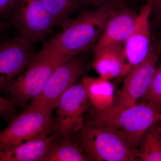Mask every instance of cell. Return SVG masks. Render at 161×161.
Listing matches in <instances>:
<instances>
[{
	"instance_id": "1",
	"label": "cell",
	"mask_w": 161,
	"mask_h": 161,
	"mask_svg": "<svg viewBox=\"0 0 161 161\" xmlns=\"http://www.w3.org/2000/svg\"><path fill=\"white\" fill-rule=\"evenodd\" d=\"M118 4L85 10L61 26L62 30L43 43L41 51L70 60L94 48L108 20Z\"/></svg>"
},
{
	"instance_id": "2",
	"label": "cell",
	"mask_w": 161,
	"mask_h": 161,
	"mask_svg": "<svg viewBox=\"0 0 161 161\" xmlns=\"http://www.w3.org/2000/svg\"><path fill=\"white\" fill-rule=\"evenodd\" d=\"M161 112L159 108L142 101L123 108L100 110L92 106L90 108L91 119L120 136L136 153L141 137L158 122Z\"/></svg>"
},
{
	"instance_id": "3",
	"label": "cell",
	"mask_w": 161,
	"mask_h": 161,
	"mask_svg": "<svg viewBox=\"0 0 161 161\" xmlns=\"http://www.w3.org/2000/svg\"><path fill=\"white\" fill-rule=\"evenodd\" d=\"M77 141L89 161H138L136 152L122 137L91 118L85 120Z\"/></svg>"
},
{
	"instance_id": "4",
	"label": "cell",
	"mask_w": 161,
	"mask_h": 161,
	"mask_svg": "<svg viewBox=\"0 0 161 161\" xmlns=\"http://www.w3.org/2000/svg\"><path fill=\"white\" fill-rule=\"evenodd\" d=\"M53 54L40 51L36 54L9 92L10 102L16 105H27L41 92L52 74L69 60Z\"/></svg>"
},
{
	"instance_id": "5",
	"label": "cell",
	"mask_w": 161,
	"mask_h": 161,
	"mask_svg": "<svg viewBox=\"0 0 161 161\" xmlns=\"http://www.w3.org/2000/svg\"><path fill=\"white\" fill-rule=\"evenodd\" d=\"M57 130L53 113L25 108L15 115L0 132V151L13 149L20 144L49 136Z\"/></svg>"
},
{
	"instance_id": "6",
	"label": "cell",
	"mask_w": 161,
	"mask_h": 161,
	"mask_svg": "<svg viewBox=\"0 0 161 161\" xmlns=\"http://www.w3.org/2000/svg\"><path fill=\"white\" fill-rule=\"evenodd\" d=\"M10 24L32 44L42 41L55 26L41 0H15Z\"/></svg>"
},
{
	"instance_id": "7",
	"label": "cell",
	"mask_w": 161,
	"mask_h": 161,
	"mask_svg": "<svg viewBox=\"0 0 161 161\" xmlns=\"http://www.w3.org/2000/svg\"><path fill=\"white\" fill-rule=\"evenodd\" d=\"M84 71V63L77 56L62 64L50 77L40 94L25 108L53 113L62 95L77 82Z\"/></svg>"
},
{
	"instance_id": "8",
	"label": "cell",
	"mask_w": 161,
	"mask_h": 161,
	"mask_svg": "<svg viewBox=\"0 0 161 161\" xmlns=\"http://www.w3.org/2000/svg\"><path fill=\"white\" fill-rule=\"evenodd\" d=\"M88 97L81 80L70 87L61 96L56 108L57 131L60 137L74 138L83 127Z\"/></svg>"
},
{
	"instance_id": "9",
	"label": "cell",
	"mask_w": 161,
	"mask_h": 161,
	"mask_svg": "<svg viewBox=\"0 0 161 161\" xmlns=\"http://www.w3.org/2000/svg\"><path fill=\"white\" fill-rule=\"evenodd\" d=\"M33 45L19 35L0 41V94L9 93L34 57Z\"/></svg>"
},
{
	"instance_id": "10",
	"label": "cell",
	"mask_w": 161,
	"mask_h": 161,
	"mask_svg": "<svg viewBox=\"0 0 161 161\" xmlns=\"http://www.w3.org/2000/svg\"><path fill=\"white\" fill-rule=\"evenodd\" d=\"M152 4L153 0H148L141 7L135 29L124 43V66L120 79L142 62L151 50L150 20Z\"/></svg>"
},
{
	"instance_id": "11",
	"label": "cell",
	"mask_w": 161,
	"mask_h": 161,
	"mask_svg": "<svg viewBox=\"0 0 161 161\" xmlns=\"http://www.w3.org/2000/svg\"><path fill=\"white\" fill-rule=\"evenodd\" d=\"M158 60V55L151 49L146 59L124 78L122 86L115 94L113 107L130 106L139 102L151 86Z\"/></svg>"
},
{
	"instance_id": "12",
	"label": "cell",
	"mask_w": 161,
	"mask_h": 161,
	"mask_svg": "<svg viewBox=\"0 0 161 161\" xmlns=\"http://www.w3.org/2000/svg\"><path fill=\"white\" fill-rule=\"evenodd\" d=\"M138 13L135 10L118 4L108 20L94 47V51L117 43H124L135 29Z\"/></svg>"
},
{
	"instance_id": "13",
	"label": "cell",
	"mask_w": 161,
	"mask_h": 161,
	"mask_svg": "<svg viewBox=\"0 0 161 161\" xmlns=\"http://www.w3.org/2000/svg\"><path fill=\"white\" fill-rule=\"evenodd\" d=\"M124 43L112 44L94 52L92 66L99 77L119 78L124 66Z\"/></svg>"
},
{
	"instance_id": "14",
	"label": "cell",
	"mask_w": 161,
	"mask_h": 161,
	"mask_svg": "<svg viewBox=\"0 0 161 161\" xmlns=\"http://www.w3.org/2000/svg\"><path fill=\"white\" fill-rule=\"evenodd\" d=\"M54 134L20 144L10 150L0 151V161H42L53 141Z\"/></svg>"
},
{
	"instance_id": "15",
	"label": "cell",
	"mask_w": 161,
	"mask_h": 161,
	"mask_svg": "<svg viewBox=\"0 0 161 161\" xmlns=\"http://www.w3.org/2000/svg\"><path fill=\"white\" fill-rule=\"evenodd\" d=\"M81 80L92 107L104 110L113 106L115 88L110 80L99 76L97 78L85 76Z\"/></svg>"
},
{
	"instance_id": "16",
	"label": "cell",
	"mask_w": 161,
	"mask_h": 161,
	"mask_svg": "<svg viewBox=\"0 0 161 161\" xmlns=\"http://www.w3.org/2000/svg\"><path fill=\"white\" fill-rule=\"evenodd\" d=\"M53 142L42 161H87L86 154L74 138L58 139Z\"/></svg>"
},
{
	"instance_id": "17",
	"label": "cell",
	"mask_w": 161,
	"mask_h": 161,
	"mask_svg": "<svg viewBox=\"0 0 161 161\" xmlns=\"http://www.w3.org/2000/svg\"><path fill=\"white\" fill-rule=\"evenodd\" d=\"M158 123L141 137L136 151L138 161H161V135Z\"/></svg>"
},
{
	"instance_id": "18",
	"label": "cell",
	"mask_w": 161,
	"mask_h": 161,
	"mask_svg": "<svg viewBox=\"0 0 161 161\" xmlns=\"http://www.w3.org/2000/svg\"><path fill=\"white\" fill-rule=\"evenodd\" d=\"M55 25L61 26L82 3L80 0H41Z\"/></svg>"
},
{
	"instance_id": "19",
	"label": "cell",
	"mask_w": 161,
	"mask_h": 161,
	"mask_svg": "<svg viewBox=\"0 0 161 161\" xmlns=\"http://www.w3.org/2000/svg\"><path fill=\"white\" fill-rule=\"evenodd\" d=\"M139 101L152 104L161 109V63L157 66L150 88Z\"/></svg>"
},
{
	"instance_id": "20",
	"label": "cell",
	"mask_w": 161,
	"mask_h": 161,
	"mask_svg": "<svg viewBox=\"0 0 161 161\" xmlns=\"http://www.w3.org/2000/svg\"><path fill=\"white\" fill-rule=\"evenodd\" d=\"M16 113L15 108L11 102L0 96V118L10 122Z\"/></svg>"
},
{
	"instance_id": "21",
	"label": "cell",
	"mask_w": 161,
	"mask_h": 161,
	"mask_svg": "<svg viewBox=\"0 0 161 161\" xmlns=\"http://www.w3.org/2000/svg\"><path fill=\"white\" fill-rule=\"evenodd\" d=\"M15 0H0V18L11 15Z\"/></svg>"
},
{
	"instance_id": "22",
	"label": "cell",
	"mask_w": 161,
	"mask_h": 161,
	"mask_svg": "<svg viewBox=\"0 0 161 161\" xmlns=\"http://www.w3.org/2000/svg\"><path fill=\"white\" fill-rule=\"evenodd\" d=\"M81 3L92 4L96 7L114 5L122 3V0H80Z\"/></svg>"
},
{
	"instance_id": "23",
	"label": "cell",
	"mask_w": 161,
	"mask_h": 161,
	"mask_svg": "<svg viewBox=\"0 0 161 161\" xmlns=\"http://www.w3.org/2000/svg\"><path fill=\"white\" fill-rule=\"evenodd\" d=\"M10 23H7L0 19V35L8 30L10 27Z\"/></svg>"
},
{
	"instance_id": "24",
	"label": "cell",
	"mask_w": 161,
	"mask_h": 161,
	"mask_svg": "<svg viewBox=\"0 0 161 161\" xmlns=\"http://www.w3.org/2000/svg\"><path fill=\"white\" fill-rule=\"evenodd\" d=\"M161 7V0H153L152 12L154 11L156 14Z\"/></svg>"
},
{
	"instance_id": "25",
	"label": "cell",
	"mask_w": 161,
	"mask_h": 161,
	"mask_svg": "<svg viewBox=\"0 0 161 161\" xmlns=\"http://www.w3.org/2000/svg\"><path fill=\"white\" fill-rule=\"evenodd\" d=\"M156 23L161 24V7L158 12L156 14Z\"/></svg>"
},
{
	"instance_id": "26",
	"label": "cell",
	"mask_w": 161,
	"mask_h": 161,
	"mask_svg": "<svg viewBox=\"0 0 161 161\" xmlns=\"http://www.w3.org/2000/svg\"><path fill=\"white\" fill-rule=\"evenodd\" d=\"M158 127L159 130L160 132L161 135V123L158 122Z\"/></svg>"
},
{
	"instance_id": "27",
	"label": "cell",
	"mask_w": 161,
	"mask_h": 161,
	"mask_svg": "<svg viewBox=\"0 0 161 161\" xmlns=\"http://www.w3.org/2000/svg\"><path fill=\"white\" fill-rule=\"evenodd\" d=\"M158 122L161 123V112L160 114Z\"/></svg>"
},
{
	"instance_id": "28",
	"label": "cell",
	"mask_w": 161,
	"mask_h": 161,
	"mask_svg": "<svg viewBox=\"0 0 161 161\" xmlns=\"http://www.w3.org/2000/svg\"><path fill=\"white\" fill-rule=\"evenodd\" d=\"M159 48H160V51H161V39L160 40V42Z\"/></svg>"
},
{
	"instance_id": "29",
	"label": "cell",
	"mask_w": 161,
	"mask_h": 161,
	"mask_svg": "<svg viewBox=\"0 0 161 161\" xmlns=\"http://www.w3.org/2000/svg\"><path fill=\"white\" fill-rule=\"evenodd\" d=\"M130 1H132V2H136L139 1V0H130Z\"/></svg>"
}]
</instances>
